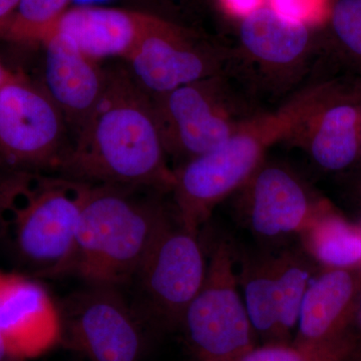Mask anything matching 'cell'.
Wrapping results in <instances>:
<instances>
[{"label": "cell", "mask_w": 361, "mask_h": 361, "mask_svg": "<svg viewBox=\"0 0 361 361\" xmlns=\"http://www.w3.org/2000/svg\"><path fill=\"white\" fill-rule=\"evenodd\" d=\"M56 170L87 184L171 193L174 169L169 165L151 97L129 71H106L103 96Z\"/></svg>", "instance_id": "cell-1"}, {"label": "cell", "mask_w": 361, "mask_h": 361, "mask_svg": "<svg viewBox=\"0 0 361 361\" xmlns=\"http://www.w3.org/2000/svg\"><path fill=\"white\" fill-rule=\"evenodd\" d=\"M87 183L16 170L0 180V239L35 278L71 275Z\"/></svg>", "instance_id": "cell-2"}, {"label": "cell", "mask_w": 361, "mask_h": 361, "mask_svg": "<svg viewBox=\"0 0 361 361\" xmlns=\"http://www.w3.org/2000/svg\"><path fill=\"white\" fill-rule=\"evenodd\" d=\"M161 196L142 188L87 184L71 275L85 283L132 284L172 212Z\"/></svg>", "instance_id": "cell-3"}, {"label": "cell", "mask_w": 361, "mask_h": 361, "mask_svg": "<svg viewBox=\"0 0 361 361\" xmlns=\"http://www.w3.org/2000/svg\"><path fill=\"white\" fill-rule=\"evenodd\" d=\"M334 82H318L297 92L276 110L249 116L223 144L197 157L193 176L201 193L214 202H223L237 193L275 144L292 140Z\"/></svg>", "instance_id": "cell-4"}, {"label": "cell", "mask_w": 361, "mask_h": 361, "mask_svg": "<svg viewBox=\"0 0 361 361\" xmlns=\"http://www.w3.org/2000/svg\"><path fill=\"white\" fill-rule=\"evenodd\" d=\"M59 308V343L87 361H144L158 332L118 287L85 283Z\"/></svg>", "instance_id": "cell-5"}, {"label": "cell", "mask_w": 361, "mask_h": 361, "mask_svg": "<svg viewBox=\"0 0 361 361\" xmlns=\"http://www.w3.org/2000/svg\"><path fill=\"white\" fill-rule=\"evenodd\" d=\"M236 261L229 241L214 244L205 280L180 319L179 329L198 361H237L257 345L240 290Z\"/></svg>", "instance_id": "cell-6"}, {"label": "cell", "mask_w": 361, "mask_h": 361, "mask_svg": "<svg viewBox=\"0 0 361 361\" xmlns=\"http://www.w3.org/2000/svg\"><path fill=\"white\" fill-rule=\"evenodd\" d=\"M149 97L167 155L179 165L219 147L255 114L225 73Z\"/></svg>", "instance_id": "cell-7"}, {"label": "cell", "mask_w": 361, "mask_h": 361, "mask_svg": "<svg viewBox=\"0 0 361 361\" xmlns=\"http://www.w3.org/2000/svg\"><path fill=\"white\" fill-rule=\"evenodd\" d=\"M208 261L200 233L180 223L173 207L137 271V310L157 331L179 329L188 306L205 280Z\"/></svg>", "instance_id": "cell-8"}, {"label": "cell", "mask_w": 361, "mask_h": 361, "mask_svg": "<svg viewBox=\"0 0 361 361\" xmlns=\"http://www.w3.org/2000/svg\"><path fill=\"white\" fill-rule=\"evenodd\" d=\"M66 122L44 87L13 73L0 90V161L16 170L58 169Z\"/></svg>", "instance_id": "cell-9"}, {"label": "cell", "mask_w": 361, "mask_h": 361, "mask_svg": "<svg viewBox=\"0 0 361 361\" xmlns=\"http://www.w3.org/2000/svg\"><path fill=\"white\" fill-rule=\"evenodd\" d=\"M235 194L242 226L271 245L298 238L329 204L292 169L266 160Z\"/></svg>", "instance_id": "cell-10"}, {"label": "cell", "mask_w": 361, "mask_h": 361, "mask_svg": "<svg viewBox=\"0 0 361 361\" xmlns=\"http://www.w3.org/2000/svg\"><path fill=\"white\" fill-rule=\"evenodd\" d=\"M229 52L163 18L127 59L130 73L149 97L225 73Z\"/></svg>", "instance_id": "cell-11"}, {"label": "cell", "mask_w": 361, "mask_h": 361, "mask_svg": "<svg viewBox=\"0 0 361 361\" xmlns=\"http://www.w3.org/2000/svg\"><path fill=\"white\" fill-rule=\"evenodd\" d=\"M0 332L23 360L61 342V314L47 288L35 277L0 272Z\"/></svg>", "instance_id": "cell-12"}, {"label": "cell", "mask_w": 361, "mask_h": 361, "mask_svg": "<svg viewBox=\"0 0 361 361\" xmlns=\"http://www.w3.org/2000/svg\"><path fill=\"white\" fill-rule=\"evenodd\" d=\"M326 172H342L361 161V90L332 85L292 137Z\"/></svg>", "instance_id": "cell-13"}, {"label": "cell", "mask_w": 361, "mask_h": 361, "mask_svg": "<svg viewBox=\"0 0 361 361\" xmlns=\"http://www.w3.org/2000/svg\"><path fill=\"white\" fill-rule=\"evenodd\" d=\"M239 54L265 78H291L298 75L313 49L310 25L261 6L240 20Z\"/></svg>", "instance_id": "cell-14"}, {"label": "cell", "mask_w": 361, "mask_h": 361, "mask_svg": "<svg viewBox=\"0 0 361 361\" xmlns=\"http://www.w3.org/2000/svg\"><path fill=\"white\" fill-rule=\"evenodd\" d=\"M163 18L130 9L75 6L66 11L51 33L63 35L94 61L113 56L127 61Z\"/></svg>", "instance_id": "cell-15"}, {"label": "cell", "mask_w": 361, "mask_h": 361, "mask_svg": "<svg viewBox=\"0 0 361 361\" xmlns=\"http://www.w3.org/2000/svg\"><path fill=\"white\" fill-rule=\"evenodd\" d=\"M42 44L45 51L42 87L78 134L103 96L106 71L63 35L52 32Z\"/></svg>", "instance_id": "cell-16"}, {"label": "cell", "mask_w": 361, "mask_h": 361, "mask_svg": "<svg viewBox=\"0 0 361 361\" xmlns=\"http://www.w3.org/2000/svg\"><path fill=\"white\" fill-rule=\"evenodd\" d=\"M361 289V269H320L306 291L294 343L320 344L346 336Z\"/></svg>", "instance_id": "cell-17"}, {"label": "cell", "mask_w": 361, "mask_h": 361, "mask_svg": "<svg viewBox=\"0 0 361 361\" xmlns=\"http://www.w3.org/2000/svg\"><path fill=\"white\" fill-rule=\"evenodd\" d=\"M298 239L319 269H361V225L346 219L330 203Z\"/></svg>", "instance_id": "cell-18"}, {"label": "cell", "mask_w": 361, "mask_h": 361, "mask_svg": "<svg viewBox=\"0 0 361 361\" xmlns=\"http://www.w3.org/2000/svg\"><path fill=\"white\" fill-rule=\"evenodd\" d=\"M240 265V290L256 336L263 343H280L275 252L244 256Z\"/></svg>", "instance_id": "cell-19"}, {"label": "cell", "mask_w": 361, "mask_h": 361, "mask_svg": "<svg viewBox=\"0 0 361 361\" xmlns=\"http://www.w3.org/2000/svg\"><path fill=\"white\" fill-rule=\"evenodd\" d=\"M300 245L275 251L278 331L280 343L295 334L301 306L310 282L319 271Z\"/></svg>", "instance_id": "cell-20"}, {"label": "cell", "mask_w": 361, "mask_h": 361, "mask_svg": "<svg viewBox=\"0 0 361 361\" xmlns=\"http://www.w3.org/2000/svg\"><path fill=\"white\" fill-rule=\"evenodd\" d=\"M351 332L334 341L320 344L263 343L237 361H351L360 355Z\"/></svg>", "instance_id": "cell-21"}, {"label": "cell", "mask_w": 361, "mask_h": 361, "mask_svg": "<svg viewBox=\"0 0 361 361\" xmlns=\"http://www.w3.org/2000/svg\"><path fill=\"white\" fill-rule=\"evenodd\" d=\"M70 4L71 0H20L2 39L42 44L70 8Z\"/></svg>", "instance_id": "cell-22"}, {"label": "cell", "mask_w": 361, "mask_h": 361, "mask_svg": "<svg viewBox=\"0 0 361 361\" xmlns=\"http://www.w3.org/2000/svg\"><path fill=\"white\" fill-rule=\"evenodd\" d=\"M329 21L339 51L361 71V0H334Z\"/></svg>", "instance_id": "cell-23"}, {"label": "cell", "mask_w": 361, "mask_h": 361, "mask_svg": "<svg viewBox=\"0 0 361 361\" xmlns=\"http://www.w3.org/2000/svg\"><path fill=\"white\" fill-rule=\"evenodd\" d=\"M313 1L314 0H270L269 6L287 18L310 25L314 9Z\"/></svg>", "instance_id": "cell-24"}, {"label": "cell", "mask_w": 361, "mask_h": 361, "mask_svg": "<svg viewBox=\"0 0 361 361\" xmlns=\"http://www.w3.org/2000/svg\"><path fill=\"white\" fill-rule=\"evenodd\" d=\"M220 4L226 11L240 20L265 6L264 0H220Z\"/></svg>", "instance_id": "cell-25"}, {"label": "cell", "mask_w": 361, "mask_h": 361, "mask_svg": "<svg viewBox=\"0 0 361 361\" xmlns=\"http://www.w3.org/2000/svg\"><path fill=\"white\" fill-rule=\"evenodd\" d=\"M20 0H0V39L4 37L9 21L13 18Z\"/></svg>", "instance_id": "cell-26"}, {"label": "cell", "mask_w": 361, "mask_h": 361, "mask_svg": "<svg viewBox=\"0 0 361 361\" xmlns=\"http://www.w3.org/2000/svg\"><path fill=\"white\" fill-rule=\"evenodd\" d=\"M353 337H355L361 353V289L356 302L355 313H353V322H351L350 329Z\"/></svg>", "instance_id": "cell-27"}, {"label": "cell", "mask_w": 361, "mask_h": 361, "mask_svg": "<svg viewBox=\"0 0 361 361\" xmlns=\"http://www.w3.org/2000/svg\"><path fill=\"white\" fill-rule=\"evenodd\" d=\"M0 361H26L18 357L11 353L8 345H7L1 332H0Z\"/></svg>", "instance_id": "cell-28"}, {"label": "cell", "mask_w": 361, "mask_h": 361, "mask_svg": "<svg viewBox=\"0 0 361 361\" xmlns=\"http://www.w3.org/2000/svg\"><path fill=\"white\" fill-rule=\"evenodd\" d=\"M13 73L7 70L0 59V90L6 85V82L13 77Z\"/></svg>", "instance_id": "cell-29"}, {"label": "cell", "mask_w": 361, "mask_h": 361, "mask_svg": "<svg viewBox=\"0 0 361 361\" xmlns=\"http://www.w3.org/2000/svg\"><path fill=\"white\" fill-rule=\"evenodd\" d=\"M356 194H357L358 200L361 204V173L358 176L357 182H356Z\"/></svg>", "instance_id": "cell-30"}, {"label": "cell", "mask_w": 361, "mask_h": 361, "mask_svg": "<svg viewBox=\"0 0 361 361\" xmlns=\"http://www.w3.org/2000/svg\"><path fill=\"white\" fill-rule=\"evenodd\" d=\"M360 361H361V357H360Z\"/></svg>", "instance_id": "cell-31"}]
</instances>
